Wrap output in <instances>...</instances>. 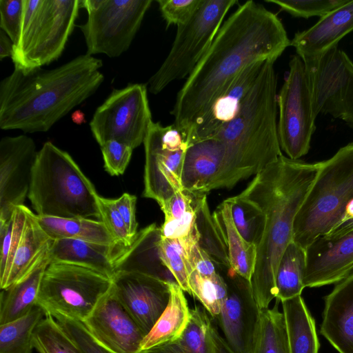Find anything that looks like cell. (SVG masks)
Here are the masks:
<instances>
[{"instance_id":"277c9868","label":"cell","mask_w":353,"mask_h":353,"mask_svg":"<svg viewBox=\"0 0 353 353\" xmlns=\"http://www.w3.org/2000/svg\"><path fill=\"white\" fill-rule=\"evenodd\" d=\"M266 61L235 116L212 137L222 145L223 170L218 189L256 175L283 155L277 128V77Z\"/></svg>"},{"instance_id":"9c48e42d","label":"cell","mask_w":353,"mask_h":353,"mask_svg":"<svg viewBox=\"0 0 353 353\" xmlns=\"http://www.w3.org/2000/svg\"><path fill=\"white\" fill-rule=\"evenodd\" d=\"M237 0H203L195 14L177 26L172 46L148 89L159 94L170 83L188 78L211 46L230 9Z\"/></svg>"},{"instance_id":"484cf974","label":"cell","mask_w":353,"mask_h":353,"mask_svg":"<svg viewBox=\"0 0 353 353\" xmlns=\"http://www.w3.org/2000/svg\"><path fill=\"white\" fill-rule=\"evenodd\" d=\"M52 242L40 225L37 214L28 209L23 232L8 277L1 290L21 281L48 259Z\"/></svg>"},{"instance_id":"bcb514c9","label":"cell","mask_w":353,"mask_h":353,"mask_svg":"<svg viewBox=\"0 0 353 353\" xmlns=\"http://www.w3.org/2000/svg\"><path fill=\"white\" fill-rule=\"evenodd\" d=\"M203 0H158L159 10L167 26L182 25L195 14Z\"/></svg>"},{"instance_id":"30bf717a","label":"cell","mask_w":353,"mask_h":353,"mask_svg":"<svg viewBox=\"0 0 353 353\" xmlns=\"http://www.w3.org/2000/svg\"><path fill=\"white\" fill-rule=\"evenodd\" d=\"M152 0H83L88 13L79 26L90 56L117 57L130 48Z\"/></svg>"},{"instance_id":"52a82bcc","label":"cell","mask_w":353,"mask_h":353,"mask_svg":"<svg viewBox=\"0 0 353 353\" xmlns=\"http://www.w3.org/2000/svg\"><path fill=\"white\" fill-rule=\"evenodd\" d=\"M80 7L79 0H23L20 34L11 57L14 68L30 70L57 60Z\"/></svg>"},{"instance_id":"e575fe53","label":"cell","mask_w":353,"mask_h":353,"mask_svg":"<svg viewBox=\"0 0 353 353\" xmlns=\"http://www.w3.org/2000/svg\"><path fill=\"white\" fill-rule=\"evenodd\" d=\"M165 220L160 228L165 239H181L190 234L196 228L195 199L185 190L176 192L161 206Z\"/></svg>"},{"instance_id":"9a60e30c","label":"cell","mask_w":353,"mask_h":353,"mask_svg":"<svg viewBox=\"0 0 353 353\" xmlns=\"http://www.w3.org/2000/svg\"><path fill=\"white\" fill-rule=\"evenodd\" d=\"M228 293L218 323L225 341L234 353H252L260 309L253 295L250 283L231 268L221 269Z\"/></svg>"},{"instance_id":"ac0fdd59","label":"cell","mask_w":353,"mask_h":353,"mask_svg":"<svg viewBox=\"0 0 353 353\" xmlns=\"http://www.w3.org/2000/svg\"><path fill=\"white\" fill-rule=\"evenodd\" d=\"M91 336L112 353H138L145 337L115 295L112 285L82 323Z\"/></svg>"},{"instance_id":"cb8c5ba5","label":"cell","mask_w":353,"mask_h":353,"mask_svg":"<svg viewBox=\"0 0 353 353\" xmlns=\"http://www.w3.org/2000/svg\"><path fill=\"white\" fill-rule=\"evenodd\" d=\"M161 237L160 228L155 223L137 232L130 246H120L114 259L115 272H137L168 283H177L160 258L159 241Z\"/></svg>"},{"instance_id":"d4e9b609","label":"cell","mask_w":353,"mask_h":353,"mask_svg":"<svg viewBox=\"0 0 353 353\" xmlns=\"http://www.w3.org/2000/svg\"><path fill=\"white\" fill-rule=\"evenodd\" d=\"M118 244L108 245L79 239L53 241L49 251L50 263L85 267L110 279L115 274L114 259Z\"/></svg>"},{"instance_id":"3957f363","label":"cell","mask_w":353,"mask_h":353,"mask_svg":"<svg viewBox=\"0 0 353 353\" xmlns=\"http://www.w3.org/2000/svg\"><path fill=\"white\" fill-rule=\"evenodd\" d=\"M319 166L320 161L307 163L281 155L255 175L239 194L253 203L263 216L250 282L260 310L268 308L276 298L277 267L285 248L293 241L295 217Z\"/></svg>"},{"instance_id":"b9f144b4","label":"cell","mask_w":353,"mask_h":353,"mask_svg":"<svg viewBox=\"0 0 353 353\" xmlns=\"http://www.w3.org/2000/svg\"><path fill=\"white\" fill-rule=\"evenodd\" d=\"M228 200L237 230L245 241L257 246L263 228L262 212L253 203L239 194L228 198Z\"/></svg>"},{"instance_id":"f6af8a7d","label":"cell","mask_w":353,"mask_h":353,"mask_svg":"<svg viewBox=\"0 0 353 353\" xmlns=\"http://www.w3.org/2000/svg\"><path fill=\"white\" fill-rule=\"evenodd\" d=\"M105 171L111 176L123 174L130 161L133 149L115 140L100 145Z\"/></svg>"},{"instance_id":"7a4b0ae2","label":"cell","mask_w":353,"mask_h":353,"mask_svg":"<svg viewBox=\"0 0 353 353\" xmlns=\"http://www.w3.org/2000/svg\"><path fill=\"white\" fill-rule=\"evenodd\" d=\"M102 65L85 54L53 69L14 68L0 82V128L47 132L97 90Z\"/></svg>"},{"instance_id":"8d00e7d4","label":"cell","mask_w":353,"mask_h":353,"mask_svg":"<svg viewBox=\"0 0 353 353\" xmlns=\"http://www.w3.org/2000/svg\"><path fill=\"white\" fill-rule=\"evenodd\" d=\"M45 316L37 306L28 314L0 325V353H32L35 330Z\"/></svg>"},{"instance_id":"7c38bea8","label":"cell","mask_w":353,"mask_h":353,"mask_svg":"<svg viewBox=\"0 0 353 353\" xmlns=\"http://www.w3.org/2000/svg\"><path fill=\"white\" fill-rule=\"evenodd\" d=\"M152 122L148 87L134 83L114 90L95 110L90 127L99 145L115 140L134 150L143 143Z\"/></svg>"},{"instance_id":"d6986e66","label":"cell","mask_w":353,"mask_h":353,"mask_svg":"<svg viewBox=\"0 0 353 353\" xmlns=\"http://www.w3.org/2000/svg\"><path fill=\"white\" fill-rule=\"evenodd\" d=\"M305 250V288L336 284L353 272V230L336 237L321 236Z\"/></svg>"},{"instance_id":"4fadbf2b","label":"cell","mask_w":353,"mask_h":353,"mask_svg":"<svg viewBox=\"0 0 353 353\" xmlns=\"http://www.w3.org/2000/svg\"><path fill=\"white\" fill-rule=\"evenodd\" d=\"M144 190L143 196L162 206L176 192L183 190V168L188 142L173 124L152 122L145 138Z\"/></svg>"},{"instance_id":"f907efd6","label":"cell","mask_w":353,"mask_h":353,"mask_svg":"<svg viewBox=\"0 0 353 353\" xmlns=\"http://www.w3.org/2000/svg\"><path fill=\"white\" fill-rule=\"evenodd\" d=\"M189 256L192 270H194L204 276H212L218 272L216 264L200 247L199 239L192 243L189 250Z\"/></svg>"},{"instance_id":"c3c4849f","label":"cell","mask_w":353,"mask_h":353,"mask_svg":"<svg viewBox=\"0 0 353 353\" xmlns=\"http://www.w3.org/2000/svg\"><path fill=\"white\" fill-rule=\"evenodd\" d=\"M56 320L83 353H112L100 345L82 323L65 319Z\"/></svg>"},{"instance_id":"1f68e13d","label":"cell","mask_w":353,"mask_h":353,"mask_svg":"<svg viewBox=\"0 0 353 353\" xmlns=\"http://www.w3.org/2000/svg\"><path fill=\"white\" fill-rule=\"evenodd\" d=\"M37 216L40 225L52 241L69 239L108 245L117 244L101 221L85 218Z\"/></svg>"},{"instance_id":"603a6c76","label":"cell","mask_w":353,"mask_h":353,"mask_svg":"<svg viewBox=\"0 0 353 353\" xmlns=\"http://www.w3.org/2000/svg\"><path fill=\"white\" fill-rule=\"evenodd\" d=\"M320 332L339 353H353V272L324 297Z\"/></svg>"},{"instance_id":"ba28073f","label":"cell","mask_w":353,"mask_h":353,"mask_svg":"<svg viewBox=\"0 0 353 353\" xmlns=\"http://www.w3.org/2000/svg\"><path fill=\"white\" fill-rule=\"evenodd\" d=\"M112 285V279L90 268L50 263L43 275L37 306L46 316L83 323Z\"/></svg>"},{"instance_id":"f1b7e54d","label":"cell","mask_w":353,"mask_h":353,"mask_svg":"<svg viewBox=\"0 0 353 353\" xmlns=\"http://www.w3.org/2000/svg\"><path fill=\"white\" fill-rule=\"evenodd\" d=\"M290 353H319L315 320L301 295L281 302Z\"/></svg>"},{"instance_id":"4dcf8cb0","label":"cell","mask_w":353,"mask_h":353,"mask_svg":"<svg viewBox=\"0 0 353 353\" xmlns=\"http://www.w3.org/2000/svg\"><path fill=\"white\" fill-rule=\"evenodd\" d=\"M49 263L48 259L21 281L1 290L0 325L18 319L37 306L43 275Z\"/></svg>"},{"instance_id":"6da1fadb","label":"cell","mask_w":353,"mask_h":353,"mask_svg":"<svg viewBox=\"0 0 353 353\" xmlns=\"http://www.w3.org/2000/svg\"><path fill=\"white\" fill-rule=\"evenodd\" d=\"M276 14L254 1L239 6L177 94L173 125L188 137L215 99L248 65L275 61L290 46Z\"/></svg>"},{"instance_id":"f546056e","label":"cell","mask_w":353,"mask_h":353,"mask_svg":"<svg viewBox=\"0 0 353 353\" xmlns=\"http://www.w3.org/2000/svg\"><path fill=\"white\" fill-rule=\"evenodd\" d=\"M223 232L228 250L230 268L250 283L256 261V245L245 241L232 220L231 203L224 200L213 213Z\"/></svg>"},{"instance_id":"836d02e7","label":"cell","mask_w":353,"mask_h":353,"mask_svg":"<svg viewBox=\"0 0 353 353\" xmlns=\"http://www.w3.org/2000/svg\"><path fill=\"white\" fill-rule=\"evenodd\" d=\"M306 250L294 241L279 261L275 278L276 299L280 302L301 294L306 270Z\"/></svg>"},{"instance_id":"ee69618b","label":"cell","mask_w":353,"mask_h":353,"mask_svg":"<svg viewBox=\"0 0 353 353\" xmlns=\"http://www.w3.org/2000/svg\"><path fill=\"white\" fill-rule=\"evenodd\" d=\"M97 202L101 221L117 244L126 248L130 246L134 239L129 234L125 224L114 205V200L99 195Z\"/></svg>"},{"instance_id":"11a10c76","label":"cell","mask_w":353,"mask_h":353,"mask_svg":"<svg viewBox=\"0 0 353 353\" xmlns=\"http://www.w3.org/2000/svg\"><path fill=\"white\" fill-rule=\"evenodd\" d=\"M72 120L77 123H81L85 121L84 116L82 112L77 111L73 114Z\"/></svg>"},{"instance_id":"ab89813d","label":"cell","mask_w":353,"mask_h":353,"mask_svg":"<svg viewBox=\"0 0 353 353\" xmlns=\"http://www.w3.org/2000/svg\"><path fill=\"white\" fill-rule=\"evenodd\" d=\"M191 295L196 297L213 319L221 312L226 299V282L218 271L212 276H204L192 270L188 279Z\"/></svg>"},{"instance_id":"db71d44e","label":"cell","mask_w":353,"mask_h":353,"mask_svg":"<svg viewBox=\"0 0 353 353\" xmlns=\"http://www.w3.org/2000/svg\"><path fill=\"white\" fill-rule=\"evenodd\" d=\"M352 230H353V219L340 224L325 236L328 237H336L342 236Z\"/></svg>"},{"instance_id":"f5cc1de1","label":"cell","mask_w":353,"mask_h":353,"mask_svg":"<svg viewBox=\"0 0 353 353\" xmlns=\"http://www.w3.org/2000/svg\"><path fill=\"white\" fill-rule=\"evenodd\" d=\"M213 337L217 353H234L228 345L223 336L214 325Z\"/></svg>"},{"instance_id":"5bb4252c","label":"cell","mask_w":353,"mask_h":353,"mask_svg":"<svg viewBox=\"0 0 353 353\" xmlns=\"http://www.w3.org/2000/svg\"><path fill=\"white\" fill-rule=\"evenodd\" d=\"M304 64L316 117L330 114L353 129V61L336 46Z\"/></svg>"},{"instance_id":"e0dca14e","label":"cell","mask_w":353,"mask_h":353,"mask_svg":"<svg viewBox=\"0 0 353 353\" xmlns=\"http://www.w3.org/2000/svg\"><path fill=\"white\" fill-rule=\"evenodd\" d=\"M112 281L117 299L145 336L168 304L170 283L148 274L128 271L115 272Z\"/></svg>"},{"instance_id":"7402d4cb","label":"cell","mask_w":353,"mask_h":353,"mask_svg":"<svg viewBox=\"0 0 353 353\" xmlns=\"http://www.w3.org/2000/svg\"><path fill=\"white\" fill-rule=\"evenodd\" d=\"M353 31V0L320 18L312 27L296 32L291 40L303 62L320 57Z\"/></svg>"},{"instance_id":"f35d334b","label":"cell","mask_w":353,"mask_h":353,"mask_svg":"<svg viewBox=\"0 0 353 353\" xmlns=\"http://www.w3.org/2000/svg\"><path fill=\"white\" fill-rule=\"evenodd\" d=\"M28 208L17 206L11 216L0 220V288L4 285L25 227Z\"/></svg>"},{"instance_id":"7bdbcfd3","label":"cell","mask_w":353,"mask_h":353,"mask_svg":"<svg viewBox=\"0 0 353 353\" xmlns=\"http://www.w3.org/2000/svg\"><path fill=\"white\" fill-rule=\"evenodd\" d=\"M349 0H266L274 3L281 10L298 18L308 19L314 16L320 18L336 8L346 3Z\"/></svg>"},{"instance_id":"d6a6232c","label":"cell","mask_w":353,"mask_h":353,"mask_svg":"<svg viewBox=\"0 0 353 353\" xmlns=\"http://www.w3.org/2000/svg\"><path fill=\"white\" fill-rule=\"evenodd\" d=\"M206 196H194L199 244L216 265L219 266V270L230 268L225 238L219 221L210 213Z\"/></svg>"},{"instance_id":"60d3db41","label":"cell","mask_w":353,"mask_h":353,"mask_svg":"<svg viewBox=\"0 0 353 353\" xmlns=\"http://www.w3.org/2000/svg\"><path fill=\"white\" fill-rule=\"evenodd\" d=\"M34 347L39 353H83L51 316H46L37 325Z\"/></svg>"},{"instance_id":"7dc6e473","label":"cell","mask_w":353,"mask_h":353,"mask_svg":"<svg viewBox=\"0 0 353 353\" xmlns=\"http://www.w3.org/2000/svg\"><path fill=\"white\" fill-rule=\"evenodd\" d=\"M23 0H0V28L15 45L19 37Z\"/></svg>"},{"instance_id":"5b68a950","label":"cell","mask_w":353,"mask_h":353,"mask_svg":"<svg viewBox=\"0 0 353 353\" xmlns=\"http://www.w3.org/2000/svg\"><path fill=\"white\" fill-rule=\"evenodd\" d=\"M99 194L72 157L52 142L37 152L28 199L38 216L101 221Z\"/></svg>"},{"instance_id":"8fae6325","label":"cell","mask_w":353,"mask_h":353,"mask_svg":"<svg viewBox=\"0 0 353 353\" xmlns=\"http://www.w3.org/2000/svg\"><path fill=\"white\" fill-rule=\"evenodd\" d=\"M279 141L281 150L292 160L307 154L315 131L316 115L305 64L294 55L289 62V72L277 94Z\"/></svg>"},{"instance_id":"681fc988","label":"cell","mask_w":353,"mask_h":353,"mask_svg":"<svg viewBox=\"0 0 353 353\" xmlns=\"http://www.w3.org/2000/svg\"><path fill=\"white\" fill-rule=\"evenodd\" d=\"M114 200V203L121 214L129 234L133 239L137 234L138 223L136 220L137 196L128 193H123L120 197Z\"/></svg>"},{"instance_id":"74e56055","label":"cell","mask_w":353,"mask_h":353,"mask_svg":"<svg viewBox=\"0 0 353 353\" xmlns=\"http://www.w3.org/2000/svg\"><path fill=\"white\" fill-rule=\"evenodd\" d=\"M199 239L196 227L188 236L176 239L161 237L159 252L163 264L171 272L181 289L191 295L188 279L192 271L189 250L192 243Z\"/></svg>"},{"instance_id":"83f0119b","label":"cell","mask_w":353,"mask_h":353,"mask_svg":"<svg viewBox=\"0 0 353 353\" xmlns=\"http://www.w3.org/2000/svg\"><path fill=\"white\" fill-rule=\"evenodd\" d=\"M203 307L191 309L190 323L176 340L165 343L138 353H217L213 337L214 325Z\"/></svg>"},{"instance_id":"4316f807","label":"cell","mask_w":353,"mask_h":353,"mask_svg":"<svg viewBox=\"0 0 353 353\" xmlns=\"http://www.w3.org/2000/svg\"><path fill=\"white\" fill-rule=\"evenodd\" d=\"M168 304L151 330L144 337L141 350L179 339L187 328L191 318L184 291L177 283H170Z\"/></svg>"},{"instance_id":"44dd1931","label":"cell","mask_w":353,"mask_h":353,"mask_svg":"<svg viewBox=\"0 0 353 353\" xmlns=\"http://www.w3.org/2000/svg\"><path fill=\"white\" fill-rule=\"evenodd\" d=\"M265 61L255 62L241 72L194 128L188 137V145L215 136L235 116Z\"/></svg>"},{"instance_id":"d590c367","label":"cell","mask_w":353,"mask_h":353,"mask_svg":"<svg viewBox=\"0 0 353 353\" xmlns=\"http://www.w3.org/2000/svg\"><path fill=\"white\" fill-rule=\"evenodd\" d=\"M276 299L272 308L260 310L252 353H290L285 317Z\"/></svg>"},{"instance_id":"816d5d0a","label":"cell","mask_w":353,"mask_h":353,"mask_svg":"<svg viewBox=\"0 0 353 353\" xmlns=\"http://www.w3.org/2000/svg\"><path fill=\"white\" fill-rule=\"evenodd\" d=\"M14 44L9 37L0 30V59L6 57H11L13 52Z\"/></svg>"},{"instance_id":"ffe728a7","label":"cell","mask_w":353,"mask_h":353,"mask_svg":"<svg viewBox=\"0 0 353 353\" xmlns=\"http://www.w3.org/2000/svg\"><path fill=\"white\" fill-rule=\"evenodd\" d=\"M223 161V150L217 139L210 137L190 143L183 168V190L196 197L218 189Z\"/></svg>"},{"instance_id":"8992f818","label":"cell","mask_w":353,"mask_h":353,"mask_svg":"<svg viewBox=\"0 0 353 353\" xmlns=\"http://www.w3.org/2000/svg\"><path fill=\"white\" fill-rule=\"evenodd\" d=\"M353 201V142L320 161L319 171L298 211L293 241L306 249L341 224Z\"/></svg>"},{"instance_id":"2e32d148","label":"cell","mask_w":353,"mask_h":353,"mask_svg":"<svg viewBox=\"0 0 353 353\" xmlns=\"http://www.w3.org/2000/svg\"><path fill=\"white\" fill-rule=\"evenodd\" d=\"M37 152L34 140L25 134L0 141V220L8 219L28 196Z\"/></svg>"}]
</instances>
